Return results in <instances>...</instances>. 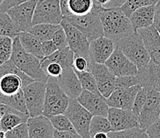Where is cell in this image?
Returning <instances> with one entry per match:
<instances>
[{"instance_id":"1","label":"cell","mask_w":160,"mask_h":138,"mask_svg":"<svg viewBox=\"0 0 160 138\" xmlns=\"http://www.w3.org/2000/svg\"><path fill=\"white\" fill-rule=\"evenodd\" d=\"M104 36L117 43L135 31L130 18L123 14L120 7L104 8L100 12Z\"/></svg>"},{"instance_id":"2","label":"cell","mask_w":160,"mask_h":138,"mask_svg":"<svg viewBox=\"0 0 160 138\" xmlns=\"http://www.w3.org/2000/svg\"><path fill=\"white\" fill-rule=\"evenodd\" d=\"M11 60L22 72L34 80L45 81L48 75L42 68V59L28 53L22 47L18 36L13 41V52Z\"/></svg>"},{"instance_id":"3","label":"cell","mask_w":160,"mask_h":138,"mask_svg":"<svg viewBox=\"0 0 160 138\" xmlns=\"http://www.w3.org/2000/svg\"><path fill=\"white\" fill-rule=\"evenodd\" d=\"M116 46L133 63L136 64L139 70L146 67L150 62L149 52L142 37L137 31L120 39L116 43Z\"/></svg>"},{"instance_id":"4","label":"cell","mask_w":160,"mask_h":138,"mask_svg":"<svg viewBox=\"0 0 160 138\" xmlns=\"http://www.w3.org/2000/svg\"><path fill=\"white\" fill-rule=\"evenodd\" d=\"M43 115L51 116L65 113L69 106L70 98L58 84L56 78L48 76Z\"/></svg>"},{"instance_id":"5","label":"cell","mask_w":160,"mask_h":138,"mask_svg":"<svg viewBox=\"0 0 160 138\" xmlns=\"http://www.w3.org/2000/svg\"><path fill=\"white\" fill-rule=\"evenodd\" d=\"M104 9V8H97L93 7L92 11L85 15L69 14L63 16V18H66L72 25L81 30L91 42L104 36L102 22L100 18V12Z\"/></svg>"},{"instance_id":"6","label":"cell","mask_w":160,"mask_h":138,"mask_svg":"<svg viewBox=\"0 0 160 138\" xmlns=\"http://www.w3.org/2000/svg\"><path fill=\"white\" fill-rule=\"evenodd\" d=\"M46 82L35 80L23 87L25 100L30 117L43 115L46 92Z\"/></svg>"},{"instance_id":"7","label":"cell","mask_w":160,"mask_h":138,"mask_svg":"<svg viewBox=\"0 0 160 138\" xmlns=\"http://www.w3.org/2000/svg\"><path fill=\"white\" fill-rule=\"evenodd\" d=\"M65 114L69 117L76 132L81 137L90 138L89 125L93 115L83 106L77 98H70Z\"/></svg>"},{"instance_id":"8","label":"cell","mask_w":160,"mask_h":138,"mask_svg":"<svg viewBox=\"0 0 160 138\" xmlns=\"http://www.w3.org/2000/svg\"><path fill=\"white\" fill-rule=\"evenodd\" d=\"M63 19L60 0H38L33 18V25L39 23L61 24Z\"/></svg>"},{"instance_id":"9","label":"cell","mask_w":160,"mask_h":138,"mask_svg":"<svg viewBox=\"0 0 160 138\" xmlns=\"http://www.w3.org/2000/svg\"><path fill=\"white\" fill-rule=\"evenodd\" d=\"M61 25L66 32L69 46L72 50L75 56L84 57L90 62V41L88 37L66 18H63Z\"/></svg>"},{"instance_id":"10","label":"cell","mask_w":160,"mask_h":138,"mask_svg":"<svg viewBox=\"0 0 160 138\" xmlns=\"http://www.w3.org/2000/svg\"><path fill=\"white\" fill-rule=\"evenodd\" d=\"M138 118L139 127L144 130L160 118V94L155 89L148 88L146 102Z\"/></svg>"},{"instance_id":"11","label":"cell","mask_w":160,"mask_h":138,"mask_svg":"<svg viewBox=\"0 0 160 138\" xmlns=\"http://www.w3.org/2000/svg\"><path fill=\"white\" fill-rule=\"evenodd\" d=\"M38 0H28L7 11L20 32L28 31L33 26V18Z\"/></svg>"},{"instance_id":"12","label":"cell","mask_w":160,"mask_h":138,"mask_svg":"<svg viewBox=\"0 0 160 138\" xmlns=\"http://www.w3.org/2000/svg\"><path fill=\"white\" fill-rule=\"evenodd\" d=\"M89 71L95 77L100 93L108 98L116 89L117 77L105 64L90 62Z\"/></svg>"},{"instance_id":"13","label":"cell","mask_w":160,"mask_h":138,"mask_svg":"<svg viewBox=\"0 0 160 138\" xmlns=\"http://www.w3.org/2000/svg\"><path fill=\"white\" fill-rule=\"evenodd\" d=\"M104 64L116 77L131 76L139 74L137 66L133 63L117 46Z\"/></svg>"},{"instance_id":"14","label":"cell","mask_w":160,"mask_h":138,"mask_svg":"<svg viewBox=\"0 0 160 138\" xmlns=\"http://www.w3.org/2000/svg\"><path fill=\"white\" fill-rule=\"evenodd\" d=\"M108 118L111 123L112 131H121L134 127H139L138 116L132 110L109 107Z\"/></svg>"},{"instance_id":"15","label":"cell","mask_w":160,"mask_h":138,"mask_svg":"<svg viewBox=\"0 0 160 138\" xmlns=\"http://www.w3.org/2000/svg\"><path fill=\"white\" fill-rule=\"evenodd\" d=\"M77 99L93 116L108 117L109 105L106 98L102 94H95L87 89H83Z\"/></svg>"},{"instance_id":"16","label":"cell","mask_w":160,"mask_h":138,"mask_svg":"<svg viewBox=\"0 0 160 138\" xmlns=\"http://www.w3.org/2000/svg\"><path fill=\"white\" fill-rule=\"evenodd\" d=\"M116 48V43L102 36L90 42V62L104 64Z\"/></svg>"},{"instance_id":"17","label":"cell","mask_w":160,"mask_h":138,"mask_svg":"<svg viewBox=\"0 0 160 138\" xmlns=\"http://www.w3.org/2000/svg\"><path fill=\"white\" fill-rule=\"evenodd\" d=\"M139 87L140 85H136L127 88L116 89L112 94L106 98L109 107L132 110Z\"/></svg>"},{"instance_id":"18","label":"cell","mask_w":160,"mask_h":138,"mask_svg":"<svg viewBox=\"0 0 160 138\" xmlns=\"http://www.w3.org/2000/svg\"><path fill=\"white\" fill-rule=\"evenodd\" d=\"M57 81L69 98H78L82 92L81 82L72 66L64 68L62 75L57 78Z\"/></svg>"},{"instance_id":"19","label":"cell","mask_w":160,"mask_h":138,"mask_svg":"<svg viewBox=\"0 0 160 138\" xmlns=\"http://www.w3.org/2000/svg\"><path fill=\"white\" fill-rule=\"evenodd\" d=\"M27 122L30 138H53L55 129L49 117L45 115L30 117Z\"/></svg>"},{"instance_id":"20","label":"cell","mask_w":160,"mask_h":138,"mask_svg":"<svg viewBox=\"0 0 160 138\" xmlns=\"http://www.w3.org/2000/svg\"><path fill=\"white\" fill-rule=\"evenodd\" d=\"M155 7L156 5L145 6L139 7L133 11L129 18L132 23L135 31L138 29L144 28L153 25L155 19Z\"/></svg>"},{"instance_id":"21","label":"cell","mask_w":160,"mask_h":138,"mask_svg":"<svg viewBox=\"0 0 160 138\" xmlns=\"http://www.w3.org/2000/svg\"><path fill=\"white\" fill-rule=\"evenodd\" d=\"M24 87L23 80L15 73H6L0 76V94L12 96L21 91Z\"/></svg>"},{"instance_id":"22","label":"cell","mask_w":160,"mask_h":138,"mask_svg":"<svg viewBox=\"0 0 160 138\" xmlns=\"http://www.w3.org/2000/svg\"><path fill=\"white\" fill-rule=\"evenodd\" d=\"M18 37L22 47L28 53L35 55L40 59L44 58L45 55L42 51V42L39 40L36 36L29 31H22L20 32Z\"/></svg>"},{"instance_id":"23","label":"cell","mask_w":160,"mask_h":138,"mask_svg":"<svg viewBox=\"0 0 160 138\" xmlns=\"http://www.w3.org/2000/svg\"><path fill=\"white\" fill-rule=\"evenodd\" d=\"M29 117V114L22 113L16 110L7 112L2 115L0 120V129H2L5 132L11 130L21 123L27 122Z\"/></svg>"},{"instance_id":"24","label":"cell","mask_w":160,"mask_h":138,"mask_svg":"<svg viewBox=\"0 0 160 138\" xmlns=\"http://www.w3.org/2000/svg\"><path fill=\"white\" fill-rule=\"evenodd\" d=\"M75 54L69 46L60 49L52 54L51 55L44 57L42 59V62H58L63 68L67 66H72Z\"/></svg>"},{"instance_id":"25","label":"cell","mask_w":160,"mask_h":138,"mask_svg":"<svg viewBox=\"0 0 160 138\" xmlns=\"http://www.w3.org/2000/svg\"><path fill=\"white\" fill-rule=\"evenodd\" d=\"M62 27L61 24H52V23H39L33 25L28 30L42 42L47 41L53 38L55 32Z\"/></svg>"},{"instance_id":"26","label":"cell","mask_w":160,"mask_h":138,"mask_svg":"<svg viewBox=\"0 0 160 138\" xmlns=\"http://www.w3.org/2000/svg\"><path fill=\"white\" fill-rule=\"evenodd\" d=\"M0 103L5 104L22 113L29 114L23 89L12 96H4L0 94ZM30 115V114H29Z\"/></svg>"},{"instance_id":"27","label":"cell","mask_w":160,"mask_h":138,"mask_svg":"<svg viewBox=\"0 0 160 138\" xmlns=\"http://www.w3.org/2000/svg\"><path fill=\"white\" fill-rule=\"evenodd\" d=\"M20 34V30L7 11L0 9V35L9 36L14 38Z\"/></svg>"},{"instance_id":"28","label":"cell","mask_w":160,"mask_h":138,"mask_svg":"<svg viewBox=\"0 0 160 138\" xmlns=\"http://www.w3.org/2000/svg\"><path fill=\"white\" fill-rule=\"evenodd\" d=\"M111 131L112 125L108 117L99 115H94L92 117L89 125L90 138H93L96 133L99 132L108 133Z\"/></svg>"},{"instance_id":"29","label":"cell","mask_w":160,"mask_h":138,"mask_svg":"<svg viewBox=\"0 0 160 138\" xmlns=\"http://www.w3.org/2000/svg\"><path fill=\"white\" fill-rule=\"evenodd\" d=\"M69 7L71 14L85 15L93 9V0H69Z\"/></svg>"},{"instance_id":"30","label":"cell","mask_w":160,"mask_h":138,"mask_svg":"<svg viewBox=\"0 0 160 138\" xmlns=\"http://www.w3.org/2000/svg\"><path fill=\"white\" fill-rule=\"evenodd\" d=\"M146 130L140 127H134L121 131H111L108 133V138H148Z\"/></svg>"},{"instance_id":"31","label":"cell","mask_w":160,"mask_h":138,"mask_svg":"<svg viewBox=\"0 0 160 138\" xmlns=\"http://www.w3.org/2000/svg\"><path fill=\"white\" fill-rule=\"evenodd\" d=\"M75 72L79 78L83 89H87V90H89L91 92L95 93V94H100L98 89L95 77L90 71L81 72V71L75 70Z\"/></svg>"},{"instance_id":"32","label":"cell","mask_w":160,"mask_h":138,"mask_svg":"<svg viewBox=\"0 0 160 138\" xmlns=\"http://www.w3.org/2000/svg\"><path fill=\"white\" fill-rule=\"evenodd\" d=\"M159 1L160 0H128L120 7V9L123 14L129 18L132 12L139 7L156 5Z\"/></svg>"},{"instance_id":"33","label":"cell","mask_w":160,"mask_h":138,"mask_svg":"<svg viewBox=\"0 0 160 138\" xmlns=\"http://www.w3.org/2000/svg\"><path fill=\"white\" fill-rule=\"evenodd\" d=\"M14 38L9 36L0 35V66L11 59Z\"/></svg>"},{"instance_id":"34","label":"cell","mask_w":160,"mask_h":138,"mask_svg":"<svg viewBox=\"0 0 160 138\" xmlns=\"http://www.w3.org/2000/svg\"><path fill=\"white\" fill-rule=\"evenodd\" d=\"M49 119L51 120L55 129H58V130H70V131L76 132L73 125L65 113L51 116V117H49Z\"/></svg>"},{"instance_id":"35","label":"cell","mask_w":160,"mask_h":138,"mask_svg":"<svg viewBox=\"0 0 160 138\" xmlns=\"http://www.w3.org/2000/svg\"><path fill=\"white\" fill-rule=\"evenodd\" d=\"M147 97H148V88L140 85L137 94H136L135 102H134L133 105V108L132 110L134 112V113L136 115H137L138 117H139V113H140L142 107H143L145 102H146Z\"/></svg>"},{"instance_id":"36","label":"cell","mask_w":160,"mask_h":138,"mask_svg":"<svg viewBox=\"0 0 160 138\" xmlns=\"http://www.w3.org/2000/svg\"><path fill=\"white\" fill-rule=\"evenodd\" d=\"M6 138H28L29 128L27 122H22L11 130L6 132Z\"/></svg>"},{"instance_id":"37","label":"cell","mask_w":160,"mask_h":138,"mask_svg":"<svg viewBox=\"0 0 160 138\" xmlns=\"http://www.w3.org/2000/svg\"><path fill=\"white\" fill-rule=\"evenodd\" d=\"M42 68L46 72V74L49 77L58 78L62 75L63 69L62 65L58 62H42Z\"/></svg>"},{"instance_id":"38","label":"cell","mask_w":160,"mask_h":138,"mask_svg":"<svg viewBox=\"0 0 160 138\" xmlns=\"http://www.w3.org/2000/svg\"><path fill=\"white\" fill-rule=\"evenodd\" d=\"M136 85H140V79L137 75L117 77L116 82V89L127 88Z\"/></svg>"},{"instance_id":"39","label":"cell","mask_w":160,"mask_h":138,"mask_svg":"<svg viewBox=\"0 0 160 138\" xmlns=\"http://www.w3.org/2000/svg\"><path fill=\"white\" fill-rule=\"evenodd\" d=\"M52 40L57 45L58 50L69 46V42H68L66 32H65V30H64V28L62 27L55 32V34H53Z\"/></svg>"},{"instance_id":"40","label":"cell","mask_w":160,"mask_h":138,"mask_svg":"<svg viewBox=\"0 0 160 138\" xmlns=\"http://www.w3.org/2000/svg\"><path fill=\"white\" fill-rule=\"evenodd\" d=\"M90 62L84 57L75 56L74 58L72 67L75 70L78 71H89Z\"/></svg>"},{"instance_id":"41","label":"cell","mask_w":160,"mask_h":138,"mask_svg":"<svg viewBox=\"0 0 160 138\" xmlns=\"http://www.w3.org/2000/svg\"><path fill=\"white\" fill-rule=\"evenodd\" d=\"M81 137L77 132L70 130H58L54 129L53 138H79Z\"/></svg>"},{"instance_id":"42","label":"cell","mask_w":160,"mask_h":138,"mask_svg":"<svg viewBox=\"0 0 160 138\" xmlns=\"http://www.w3.org/2000/svg\"><path fill=\"white\" fill-rule=\"evenodd\" d=\"M58 50V46H57V45L55 44L54 42H53L52 39L42 42V51L45 57L51 55L52 54H53Z\"/></svg>"},{"instance_id":"43","label":"cell","mask_w":160,"mask_h":138,"mask_svg":"<svg viewBox=\"0 0 160 138\" xmlns=\"http://www.w3.org/2000/svg\"><path fill=\"white\" fill-rule=\"evenodd\" d=\"M147 133L151 138H160V118L147 129Z\"/></svg>"},{"instance_id":"44","label":"cell","mask_w":160,"mask_h":138,"mask_svg":"<svg viewBox=\"0 0 160 138\" xmlns=\"http://www.w3.org/2000/svg\"><path fill=\"white\" fill-rule=\"evenodd\" d=\"M27 1H28V0H4L2 5L0 6V9L2 11H7L9 9H11V7L19 5V4L27 2Z\"/></svg>"},{"instance_id":"45","label":"cell","mask_w":160,"mask_h":138,"mask_svg":"<svg viewBox=\"0 0 160 138\" xmlns=\"http://www.w3.org/2000/svg\"><path fill=\"white\" fill-rule=\"evenodd\" d=\"M153 25L157 29H160V1L156 4V7H155V19H154Z\"/></svg>"},{"instance_id":"46","label":"cell","mask_w":160,"mask_h":138,"mask_svg":"<svg viewBox=\"0 0 160 138\" xmlns=\"http://www.w3.org/2000/svg\"><path fill=\"white\" fill-rule=\"evenodd\" d=\"M60 6L62 12L63 16L69 15L71 14L70 11H69V0H60Z\"/></svg>"},{"instance_id":"47","label":"cell","mask_w":160,"mask_h":138,"mask_svg":"<svg viewBox=\"0 0 160 138\" xmlns=\"http://www.w3.org/2000/svg\"><path fill=\"white\" fill-rule=\"evenodd\" d=\"M94 7L97 8H108L112 0H93Z\"/></svg>"},{"instance_id":"48","label":"cell","mask_w":160,"mask_h":138,"mask_svg":"<svg viewBox=\"0 0 160 138\" xmlns=\"http://www.w3.org/2000/svg\"><path fill=\"white\" fill-rule=\"evenodd\" d=\"M128 0H112V2L109 4L108 8H112V7H120Z\"/></svg>"},{"instance_id":"49","label":"cell","mask_w":160,"mask_h":138,"mask_svg":"<svg viewBox=\"0 0 160 138\" xmlns=\"http://www.w3.org/2000/svg\"><path fill=\"white\" fill-rule=\"evenodd\" d=\"M93 138H108V133L104 132H99L97 133Z\"/></svg>"},{"instance_id":"50","label":"cell","mask_w":160,"mask_h":138,"mask_svg":"<svg viewBox=\"0 0 160 138\" xmlns=\"http://www.w3.org/2000/svg\"><path fill=\"white\" fill-rule=\"evenodd\" d=\"M6 132L4 130H2V129H0V138H3L5 137Z\"/></svg>"},{"instance_id":"51","label":"cell","mask_w":160,"mask_h":138,"mask_svg":"<svg viewBox=\"0 0 160 138\" xmlns=\"http://www.w3.org/2000/svg\"><path fill=\"white\" fill-rule=\"evenodd\" d=\"M155 89H156V90H158V92H159V94H160V82H158V84H157L156 86L155 87Z\"/></svg>"},{"instance_id":"52","label":"cell","mask_w":160,"mask_h":138,"mask_svg":"<svg viewBox=\"0 0 160 138\" xmlns=\"http://www.w3.org/2000/svg\"><path fill=\"white\" fill-rule=\"evenodd\" d=\"M3 2H4V0H0V6L2 5V3H3Z\"/></svg>"},{"instance_id":"53","label":"cell","mask_w":160,"mask_h":138,"mask_svg":"<svg viewBox=\"0 0 160 138\" xmlns=\"http://www.w3.org/2000/svg\"><path fill=\"white\" fill-rule=\"evenodd\" d=\"M158 32H159V34H160V29H158Z\"/></svg>"}]
</instances>
